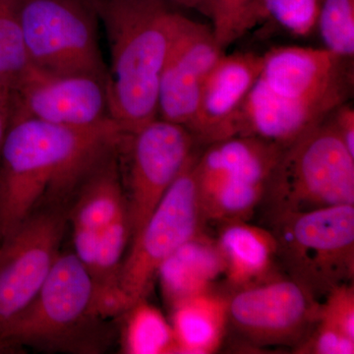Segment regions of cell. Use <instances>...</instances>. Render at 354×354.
<instances>
[{"instance_id": "cell-22", "label": "cell", "mask_w": 354, "mask_h": 354, "mask_svg": "<svg viewBox=\"0 0 354 354\" xmlns=\"http://www.w3.org/2000/svg\"><path fill=\"white\" fill-rule=\"evenodd\" d=\"M31 67L21 29L19 0H0V87L12 94Z\"/></svg>"}, {"instance_id": "cell-15", "label": "cell", "mask_w": 354, "mask_h": 354, "mask_svg": "<svg viewBox=\"0 0 354 354\" xmlns=\"http://www.w3.org/2000/svg\"><path fill=\"white\" fill-rule=\"evenodd\" d=\"M262 66L263 55L256 53L221 55L207 78L196 115L187 127L197 145L208 146L239 135L242 104Z\"/></svg>"}, {"instance_id": "cell-31", "label": "cell", "mask_w": 354, "mask_h": 354, "mask_svg": "<svg viewBox=\"0 0 354 354\" xmlns=\"http://www.w3.org/2000/svg\"><path fill=\"white\" fill-rule=\"evenodd\" d=\"M174 6L184 7V8L198 9L202 12L207 13V4L208 0H167Z\"/></svg>"}, {"instance_id": "cell-11", "label": "cell", "mask_w": 354, "mask_h": 354, "mask_svg": "<svg viewBox=\"0 0 354 354\" xmlns=\"http://www.w3.org/2000/svg\"><path fill=\"white\" fill-rule=\"evenodd\" d=\"M64 227L62 209H41L0 241V334L38 295L59 256Z\"/></svg>"}, {"instance_id": "cell-25", "label": "cell", "mask_w": 354, "mask_h": 354, "mask_svg": "<svg viewBox=\"0 0 354 354\" xmlns=\"http://www.w3.org/2000/svg\"><path fill=\"white\" fill-rule=\"evenodd\" d=\"M316 28L326 50L353 59L354 55V0H321Z\"/></svg>"}, {"instance_id": "cell-18", "label": "cell", "mask_w": 354, "mask_h": 354, "mask_svg": "<svg viewBox=\"0 0 354 354\" xmlns=\"http://www.w3.org/2000/svg\"><path fill=\"white\" fill-rule=\"evenodd\" d=\"M223 277V263L216 239L205 230L179 246L160 265L157 274L169 308L186 298L213 290Z\"/></svg>"}, {"instance_id": "cell-3", "label": "cell", "mask_w": 354, "mask_h": 354, "mask_svg": "<svg viewBox=\"0 0 354 354\" xmlns=\"http://www.w3.org/2000/svg\"><path fill=\"white\" fill-rule=\"evenodd\" d=\"M264 200L272 218L354 205V156L337 134L330 114L283 149Z\"/></svg>"}, {"instance_id": "cell-4", "label": "cell", "mask_w": 354, "mask_h": 354, "mask_svg": "<svg viewBox=\"0 0 354 354\" xmlns=\"http://www.w3.org/2000/svg\"><path fill=\"white\" fill-rule=\"evenodd\" d=\"M278 258L288 277L314 295L354 277V205L272 218Z\"/></svg>"}, {"instance_id": "cell-20", "label": "cell", "mask_w": 354, "mask_h": 354, "mask_svg": "<svg viewBox=\"0 0 354 354\" xmlns=\"http://www.w3.org/2000/svg\"><path fill=\"white\" fill-rule=\"evenodd\" d=\"M74 199L70 216L72 225L77 227L101 232L128 213L127 194L120 181L118 150L91 174Z\"/></svg>"}, {"instance_id": "cell-29", "label": "cell", "mask_w": 354, "mask_h": 354, "mask_svg": "<svg viewBox=\"0 0 354 354\" xmlns=\"http://www.w3.org/2000/svg\"><path fill=\"white\" fill-rule=\"evenodd\" d=\"M73 234L74 255L86 268L92 271L97 257L100 232L91 228L72 225Z\"/></svg>"}, {"instance_id": "cell-14", "label": "cell", "mask_w": 354, "mask_h": 354, "mask_svg": "<svg viewBox=\"0 0 354 354\" xmlns=\"http://www.w3.org/2000/svg\"><path fill=\"white\" fill-rule=\"evenodd\" d=\"M223 55L212 27L183 16L160 75L158 118L189 127L207 78Z\"/></svg>"}, {"instance_id": "cell-9", "label": "cell", "mask_w": 354, "mask_h": 354, "mask_svg": "<svg viewBox=\"0 0 354 354\" xmlns=\"http://www.w3.org/2000/svg\"><path fill=\"white\" fill-rule=\"evenodd\" d=\"M196 145L187 128L160 118L124 133L120 149L127 153L131 241L194 156Z\"/></svg>"}, {"instance_id": "cell-32", "label": "cell", "mask_w": 354, "mask_h": 354, "mask_svg": "<svg viewBox=\"0 0 354 354\" xmlns=\"http://www.w3.org/2000/svg\"><path fill=\"white\" fill-rule=\"evenodd\" d=\"M9 121H10V109L6 106H0V149L6 138Z\"/></svg>"}, {"instance_id": "cell-33", "label": "cell", "mask_w": 354, "mask_h": 354, "mask_svg": "<svg viewBox=\"0 0 354 354\" xmlns=\"http://www.w3.org/2000/svg\"><path fill=\"white\" fill-rule=\"evenodd\" d=\"M11 95L7 91L0 87V106H6L10 109Z\"/></svg>"}, {"instance_id": "cell-1", "label": "cell", "mask_w": 354, "mask_h": 354, "mask_svg": "<svg viewBox=\"0 0 354 354\" xmlns=\"http://www.w3.org/2000/svg\"><path fill=\"white\" fill-rule=\"evenodd\" d=\"M124 133L113 118L88 127L11 118L0 149V241L35 212L75 198Z\"/></svg>"}, {"instance_id": "cell-8", "label": "cell", "mask_w": 354, "mask_h": 354, "mask_svg": "<svg viewBox=\"0 0 354 354\" xmlns=\"http://www.w3.org/2000/svg\"><path fill=\"white\" fill-rule=\"evenodd\" d=\"M97 285L74 253L59 254L31 304L0 334L15 346H57L99 318Z\"/></svg>"}, {"instance_id": "cell-23", "label": "cell", "mask_w": 354, "mask_h": 354, "mask_svg": "<svg viewBox=\"0 0 354 354\" xmlns=\"http://www.w3.org/2000/svg\"><path fill=\"white\" fill-rule=\"evenodd\" d=\"M207 14L223 50L265 18L262 0H208Z\"/></svg>"}, {"instance_id": "cell-19", "label": "cell", "mask_w": 354, "mask_h": 354, "mask_svg": "<svg viewBox=\"0 0 354 354\" xmlns=\"http://www.w3.org/2000/svg\"><path fill=\"white\" fill-rule=\"evenodd\" d=\"M178 354H211L223 344L228 321V295L216 290L186 298L171 308Z\"/></svg>"}, {"instance_id": "cell-21", "label": "cell", "mask_w": 354, "mask_h": 354, "mask_svg": "<svg viewBox=\"0 0 354 354\" xmlns=\"http://www.w3.org/2000/svg\"><path fill=\"white\" fill-rule=\"evenodd\" d=\"M122 348L128 354L177 353L171 321L145 299L139 300L124 312Z\"/></svg>"}, {"instance_id": "cell-5", "label": "cell", "mask_w": 354, "mask_h": 354, "mask_svg": "<svg viewBox=\"0 0 354 354\" xmlns=\"http://www.w3.org/2000/svg\"><path fill=\"white\" fill-rule=\"evenodd\" d=\"M283 147L252 136H234L207 146L195 162L205 220L248 221L264 201Z\"/></svg>"}, {"instance_id": "cell-26", "label": "cell", "mask_w": 354, "mask_h": 354, "mask_svg": "<svg viewBox=\"0 0 354 354\" xmlns=\"http://www.w3.org/2000/svg\"><path fill=\"white\" fill-rule=\"evenodd\" d=\"M321 0H262L265 18H271L286 31L306 37L316 28Z\"/></svg>"}, {"instance_id": "cell-34", "label": "cell", "mask_w": 354, "mask_h": 354, "mask_svg": "<svg viewBox=\"0 0 354 354\" xmlns=\"http://www.w3.org/2000/svg\"><path fill=\"white\" fill-rule=\"evenodd\" d=\"M13 349L12 344L0 339V353H9V351H13Z\"/></svg>"}, {"instance_id": "cell-27", "label": "cell", "mask_w": 354, "mask_h": 354, "mask_svg": "<svg viewBox=\"0 0 354 354\" xmlns=\"http://www.w3.org/2000/svg\"><path fill=\"white\" fill-rule=\"evenodd\" d=\"M317 320L354 339L353 281L335 286L326 293V300L320 304Z\"/></svg>"}, {"instance_id": "cell-24", "label": "cell", "mask_w": 354, "mask_h": 354, "mask_svg": "<svg viewBox=\"0 0 354 354\" xmlns=\"http://www.w3.org/2000/svg\"><path fill=\"white\" fill-rule=\"evenodd\" d=\"M131 241L128 213L100 232L97 257L91 274L99 288H118V276L128 242Z\"/></svg>"}, {"instance_id": "cell-2", "label": "cell", "mask_w": 354, "mask_h": 354, "mask_svg": "<svg viewBox=\"0 0 354 354\" xmlns=\"http://www.w3.org/2000/svg\"><path fill=\"white\" fill-rule=\"evenodd\" d=\"M167 0H95L108 28L111 118L124 132L158 118L160 75L183 15Z\"/></svg>"}, {"instance_id": "cell-16", "label": "cell", "mask_w": 354, "mask_h": 354, "mask_svg": "<svg viewBox=\"0 0 354 354\" xmlns=\"http://www.w3.org/2000/svg\"><path fill=\"white\" fill-rule=\"evenodd\" d=\"M327 116L306 104L279 97L258 78L242 104L237 136L256 137L286 148Z\"/></svg>"}, {"instance_id": "cell-7", "label": "cell", "mask_w": 354, "mask_h": 354, "mask_svg": "<svg viewBox=\"0 0 354 354\" xmlns=\"http://www.w3.org/2000/svg\"><path fill=\"white\" fill-rule=\"evenodd\" d=\"M197 156L195 153L190 158L131 241L118 276V288L127 309L145 299L162 262L204 230L207 221L200 205L195 174Z\"/></svg>"}, {"instance_id": "cell-10", "label": "cell", "mask_w": 354, "mask_h": 354, "mask_svg": "<svg viewBox=\"0 0 354 354\" xmlns=\"http://www.w3.org/2000/svg\"><path fill=\"white\" fill-rule=\"evenodd\" d=\"M320 302L281 274L228 295V321L255 346H297L316 323Z\"/></svg>"}, {"instance_id": "cell-13", "label": "cell", "mask_w": 354, "mask_h": 354, "mask_svg": "<svg viewBox=\"0 0 354 354\" xmlns=\"http://www.w3.org/2000/svg\"><path fill=\"white\" fill-rule=\"evenodd\" d=\"M35 118L88 127L111 118L106 79L86 74L53 75L34 66L11 94L10 120Z\"/></svg>"}, {"instance_id": "cell-17", "label": "cell", "mask_w": 354, "mask_h": 354, "mask_svg": "<svg viewBox=\"0 0 354 354\" xmlns=\"http://www.w3.org/2000/svg\"><path fill=\"white\" fill-rule=\"evenodd\" d=\"M223 263V278L232 291L278 276V244L272 230L248 221L221 223L216 239Z\"/></svg>"}, {"instance_id": "cell-6", "label": "cell", "mask_w": 354, "mask_h": 354, "mask_svg": "<svg viewBox=\"0 0 354 354\" xmlns=\"http://www.w3.org/2000/svg\"><path fill=\"white\" fill-rule=\"evenodd\" d=\"M95 0H19L23 39L35 68L106 79Z\"/></svg>"}, {"instance_id": "cell-28", "label": "cell", "mask_w": 354, "mask_h": 354, "mask_svg": "<svg viewBox=\"0 0 354 354\" xmlns=\"http://www.w3.org/2000/svg\"><path fill=\"white\" fill-rule=\"evenodd\" d=\"M295 348V353L304 354H353L354 339L317 320Z\"/></svg>"}, {"instance_id": "cell-12", "label": "cell", "mask_w": 354, "mask_h": 354, "mask_svg": "<svg viewBox=\"0 0 354 354\" xmlns=\"http://www.w3.org/2000/svg\"><path fill=\"white\" fill-rule=\"evenodd\" d=\"M348 60L326 48L279 46L263 55L259 79L279 97L329 115L351 92Z\"/></svg>"}, {"instance_id": "cell-30", "label": "cell", "mask_w": 354, "mask_h": 354, "mask_svg": "<svg viewBox=\"0 0 354 354\" xmlns=\"http://www.w3.org/2000/svg\"><path fill=\"white\" fill-rule=\"evenodd\" d=\"M330 120L344 145L348 149L351 155L354 156V111L353 106L344 102L330 113Z\"/></svg>"}]
</instances>
